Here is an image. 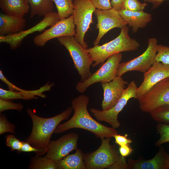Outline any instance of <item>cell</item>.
<instances>
[{
    "instance_id": "6da1fadb",
    "label": "cell",
    "mask_w": 169,
    "mask_h": 169,
    "mask_svg": "<svg viewBox=\"0 0 169 169\" xmlns=\"http://www.w3.org/2000/svg\"><path fill=\"white\" fill-rule=\"evenodd\" d=\"M89 97L81 95L73 99L71 107L74 110L72 117L68 121L59 124L54 133H61L73 128H81L93 133L96 137L101 139L113 137L118 132L115 129L106 126L93 118L88 109Z\"/></svg>"
},
{
    "instance_id": "7a4b0ae2",
    "label": "cell",
    "mask_w": 169,
    "mask_h": 169,
    "mask_svg": "<svg viewBox=\"0 0 169 169\" xmlns=\"http://www.w3.org/2000/svg\"><path fill=\"white\" fill-rule=\"evenodd\" d=\"M73 109L68 107L61 113L49 118H44L37 115L33 110L28 108L27 111L32 122V128L26 141L38 150L36 156L46 153L52 134L60 123L67 119Z\"/></svg>"
},
{
    "instance_id": "3957f363",
    "label": "cell",
    "mask_w": 169,
    "mask_h": 169,
    "mask_svg": "<svg viewBox=\"0 0 169 169\" xmlns=\"http://www.w3.org/2000/svg\"><path fill=\"white\" fill-rule=\"evenodd\" d=\"M140 46L139 43L129 35V28L126 25L121 28L119 35L114 39L101 45H94L87 49L94 62L93 67L102 65L110 56L124 52L135 51Z\"/></svg>"
},
{
    "instance_id": "277c9868",
    "label": "cell",
    "mask_w": 169,
    "mask_h": 169,
    "mask_svg": "<svg viewBox=\"0 0 169 169\" xmlns=\"http://www.w3.org/2000/svg\"><path fill=\"white\" fill-rule=\"evenodd\" d=\"M110 138L101 139L100 146L95 151L84 154L87 169H128L125 157L119 155L110 144Z\"/></svg>"
},
{
    "instance_id": "5b68a950",
    "label": "cell",
    "mask_w": 169,
    "mask_h": 169,
    "mask_svg": "<svg viewBox=\"0 0 169 169\" xmlns=\"http://www.w3.org/2000/svg\"><path fill=\"white\" fill-rule=\"evenodd\" d=\"M58 40L68 51L81 77L80 81H84L89 78L92 74L90 67L93 62L87 49L83 47L74 37H61L58 38Z\"/></svg>"
},
{
    "instance_id": "8992f818",
    "label": "cell",
    "mask_w": 169,
    "mask_h": 169,
    "mask_svg": "<svg viewBox=\"0 0 169 169\" xmlns=\"http://www.w3.org/2000/svg\"><path fill=\"white\" fill-rule=\"evenodd\" d=\"M73 14L76 33L74 37L84 48L88 45L84 40L86 32L93 23L92 15L96 8L91 0H74Z\"/></svg>"
},
{
    "instance_id": "52a82bcc",
    "label": "cell",
    "mask_w": 169,
    "mask_h": 169,
    "mask_svg": "<svg viewBox=\"0 0 169 169\" xmlns=\"http://www.w3.org/2000/svg\"><path fill=\"white\" fill-rule=\"evenodd\" d=\"M121 53L109 57L101 67L88 79L84 81H79L76 86L79 93H84L87 88L94 84L109 82L117 76V72L122 60Z\"/></svg>"
},
{
    "instance_id": "ba28073f",
    "label": "cell",
    "mask_w": 169,
    "mask_h": 169,
    "mask_svg": "<svg viewBox=\"0 0 169 169\" xmlns=\"http://www.w3.org/2000/svg\"><path fill=\"white\" fill-rule=\"evenodd\" d=\"M138 101L141 110L150 114L169 106V77L157 83Z\"/></svg>"
},
{
    "instance_id": "9c48e42d",
    "label": "cell",
    "mask_w": 169,
    "mask_h": 169,
    "mask_svg": "<svg viewBox=\"0 0 169 169\" xmlns=\"http://www.w3.org/2000/svg\"><path fill=\"white\" fill-rule=\"evenodd\" d=\"M137 88L135 82L131 81L128 84L122 96L113 107L106 110L91 108L90 109L91 112L97 120L105 122L114 128H119L120 124L118 119L119 114L130 99H136Z\"/></svg>"
},
{
    "instance_id": "30bf717a",
    "label": "cell",
    "mask_w": 169,
    "mask_h": 169,
    "mask_svg": "<svg viewBox=\"0 0 169 169\" xmlns=\"http://www.w3.org/2000/svg\"><path fill=\"white\" fill-rule=\"evenodd\" d=\"M157 40L155 38H150L148 46L142 54L128 61L120 63L117 72V76H122L129 71H138L144 73L155 61Z\"/></svg>"
},
{
    "instance_id": "8fae6325",
    "label": "cell",
    "mask_w": 169,
    "mask_h": 169,
    "mask_svg": "<svg viewBox=\"0 0 169 169\" xmlns=\"http://www.w3.org/2000/svg\"><path fill=\"white\" fill-rule=\"evenodd\" d=\"M75 26L73 15L60 19L48 29L35 36L33 38L34 44L42 47L50 40L64 36L74 37L75 34Z\"/></svg>"
},
{
    "instance_id": "7c38bea8",
    "label": "cell",
    "mask_w": 169,
    "mask_h": 169,
    "mask_svg": "<svg viewBox=\"0 0 169 169\" xmlns=\"http://www.w3.org/2000/svg\"><path fill=\"white\" fill-rule=\"evenodd\" d=\"M97 21L96 28L98 29L97 36L94 42V45L99 44L104 36L115 28H122L127 25L118 11L112 8L107 10L96 9L94 13Z\"/></svg>"
},
{
    "instance_id": "4fadbf2b",
    "label": "cell",
    "mask_w": 169,
    "mask_h": 169,
    "mask_svg": "<svg viewBox=\"0 0 169 169\" xmlns=\"http://www.w3.org/2000/svg\"><path fill=\"white\" fill-rule=\"evenodd\" d=\"M43 19L32 28L14 34L0 36V43L8 44L11 49L19 47L23 39L28 35L36 32H42L60 20L58 13L53 12L44 16Z\"/></svg>"
},
{
    "instance_id": "5bb4252c",
    "label": "cell",
    "mask_w": 169,
    "mask_h": 169,
    "mask_svg": "<svg viewBox=\"0 0 169 169\" xmlns=\"http://www.w3.org/2000/svg\"><path fill=\"white\" fill-rule=\"evenodd\" d=\"M169 77V64L155 61L144 73L143 81L136 91V99L138 100L157 83Z\"/></svg>"
},
{
    "instance_id": "9a60e30c",
    "label": "cell",
    "mask_w": 169,
    "mask_h": 169,
    "mask_svg": "<svg viewBox=\"0 0 169 169\" xmlns=\"http://www.w3.org/2000/svg\"><path fill=\"white\" fill-rule=\"evenodd\" d=\"M78 138L77 134L72 132L64 135L56 140L51 141L45 156L55 162L61 160L77 149Z\"/></svg>"
},
{
    "instance_id": "2e32d148",
    "label": "cell",
    "mask_w": 169,
    "mask_h": 169,
    "mask_svg": "<svg viewBox=\"0 0 169 169\" xmlns=\"http://www.w3.org/2000/svg\"><path fill=\"white\" fill-rule=\"evenodd\" d=\"M127 84V82L120 76H116L109 82L101 83L103 90L102 110H108L115 105L123 95Z\"/></svg>"
},
{
    "instance_id": "e0dca14e",
    "label": "cell",
    "mask_w": 169,
    "mask_h": 169,
    "mask_svg": "<svg viewBox=\"0 0 169 169\" xmlns=\"http://www.w3.org/2000/svg\"><path fill=\"white\" fill-rule=\"evenodd\" d=\"M127 162L128 169H169V154L161 146L151 159L130 158Z\"/></svg>"
},
{
    "instance_id": "ac0fdd59",
    "label": "cell",
    "mask_w": 169,
    "mask_h": 169,
    "mask_svg": "<svg viewBox=\"0 0 169 169\" xmlns=\"http://www.w3.org/2000/svg\"><path fill=\"white\" fill-rule=\"evenodd\" d=\"M54 85V83L47 82L38 89L26 90L21 89L19 91H12L0 88V98L11 100L15 99L30 100L37 99L38 97L45 98L46 96L43 94L44 92L49 90Z\"/></svg>"
},
{
    "instance_id": "d6986e66",
    "label": "cell",
    "mask_w": 169,
    "mask_h": 169,
    "mask_svg": "<svg viewBox=\"0 0 169 169\" xmlns=\"http://www.w3.org/2000/svg\"><path fill=\"white\" fill-rule=\"evenodd\" d=\"M123 19L132 28L134 33L137 32L139 28L145 27L152 20L151 14L143 11H132L125 9L118 11Z\"/></svg>"
},
{
    "instance_id": "ffe728a7",
    "label": "cell",
    "mask_w": 169,
    "mask_h": 169,
    "mask_svg": "<svg viewBox=\"0 0 169 169\" xmlns=\"http://www.w3.org/2000/svg\"><path fill=\"white\" fill-rule=\"evenodd\" d=\"M26 21L23 17L0 14V35L14 34L23 30Z\"/></svg>"
},
{
    "instance_id": "44dd1931",
    "label": "cell",
    "mask_w": 169,
    "mask_h": 169,
    "mask_svg": "<svg viewBox=\"0 0 169 169\" xmlns=\"http://www.w3.org/2000/svg\"><path fill=\"white\" fill-rule=\"evenodd\" d=\"M0 7L4 13L23 17L30 8L26 0H0Z\"/></svg>"
},
{
    "instance_id": "7402d4cb",
    "label": "cell",
    "mask_w": 169,
    "mask_h": 169,
    "mask_svg": "<svg viewBox=\"0 0 169 169\" xmlns=\"http://www.w3.org/2000/svg\"><path fill=\"white\" fill-rule=\"evenodd\" d=\"M84 155L81 150L77 149L74 153L68 154L56 162L57 169H87Z\"/></svg>"
},
{
    "instance_id": "603a6c76",
    "label": "cell",
    "mask_w": 169,
    "mask_h": 169,
    "mask_svg": "<svg viewBox=\"0 0 169 169\" xmlns=\"http://www.w3.org/2000/svg\"><path fill=\"white\" fill-rule=\"evenodd\" d=\"M30 9V18L36 15H45L53 11L54 2L52 0H26Z\"/></svg>"
},
{
    "instance_id": "cb8c5ba5",
    "label": "cell",
    "mask_w": 169,
    "mask_h": 169,
    "mask_svg": "<svg viewBox=\"0 0 169 169\" xmlns=\"http://www.w3.org/2000/svg\"><path fill=\"white\" fill-rule=\"evenodd\" d=\"M74 0H52L56 7L60 19L72 15L74 11Z\"/></svg>"
},
{
    "instance_id": "d4e9b609",
    "label": "cell",
    "mask_w": 169,
    "mask_h": 169,
    "mask_svg": "<svg viewBox=\"0 0 169 169\" xmlns=\"http://www.w3.org/2000/svg\"><path fill=\"white\" fill-rule=\"evenodd\" d=\"M28 168L30 169H57L55 162L51 160L45 156L32 158L30 160Z\"/></svg>"
},
{
    "instance_id": "484cf974",
    "label": "cell",
    "mask_w": 169,
    "mask_h": 169,
    "mask_svg": "<svg viewBox=\"0 0 169 169\" xmlns=\"http://www.w3.org/2000/svg\"><path fill=\"white\" fill-rule=\"evenodd\" d=\"M150 114L154 120L169 125V106L162 107Z\"/></svg>"
},
{
    "instance_id": "4316f807",
    "label": "cell",
    "mask_w": 169,
    "mask_h": 169,
    "mask_svg": "<svg viewBox=\"0 0 169 169\" xmlns=\"http://www.w3.org/2000/svg\"><path fill=\"white\" fill-rule=\"evenodd\" d=\"M156 130L160 135L159 139L156 142L155 145L160 146L164 143L169 142V125L158 123L156 126Z\"/></svg>"
},
{
    "instance_id": "83f0119b",
    "label": "cell",
    "mask_w": 169,
    "mask_h": 169,
    "mask_svg": "<svg viewBox=\"0 0 169 169\" xmlns=\"http://www.w3.org/2000/svg\"><path fill=\"white\" fill-rule=\"evenodd\" d=\"M147 5L146 3H142L138 0H124L121 9L132 11H142Z\"/></svg>"
},
{
    "instance_id": "f1b7e54d",
    "label": "cell",
    "mask_w": 169,
    "mask_h": 169,
    "mask_svg": "<svg viewBox=\"0 0 169 169\" xmlns=\"http://www.w3.org/2000/svg\"><path fill=\"white\" fill-rule=\"evenodd\" d=\"M155 61L169 64V47L157 45Z\"/></svg>"
},
{
    "instance_id": "f546056e",
    "label": "cell",
    "mask_w": 169,
    "mask_h": 169,
    "mask_svg": "<svg viewBox=\"0 0 169 169\" xmlns=\"http://www.w3.org/2000/svg\"><path fill=\"white\" fill-rule=\"evenodd\" d=\"M9 132L15 133V125L9 122L6 116L2 114L0 115V134Z\"/></svg>"
},
{
    "instance_id": "4dcf8cb0",
    "label": "cell",
    "mask_w": 169,
    "mask_h": 169,
    "mask_svg": "<svg viewBox=\"0 0 169 169\" xmlns=\"http://www.w3.org/2000/svg\"><path fill=\"white\" fill-rule=\"evenodd\" d=\"M23 107L21 103H15L10 101L0 98V112L8 110H22Z\"/></svg>"
},
{
    "instance_id": "1f68e13d",
    "label": "cell",
    "mask_w": 169,
    "mask_h": 169,
    "mask_svg": "<svg viewBox=\"0 0 169 169\" xmlns=\"http://www.w3.org/2000/svg\"><path fill=\"white\" fill-rule=\"evenodd\" d=\"M6 146L11 148L13 151H19L22 145V141L16 138L13 135L8 134L6 136Z\"/></svg>"
},
{
    "instance_id": "d6a6232c",
    "label": "cell",
    "mask_w": 169,
    "mask_h": 169,
    "mask_svg": "<svg viewBox=\"0 0 169 169\" xmlns=\"http://www.w3.org/2000/svg\"><path fill=\"white\" fill-rule=\"evenodd\" d=\"M96 8L107 10L112 8L110 0H91Z\"/></svg>"
},
{
    "instance_id": "836d02e7",
    "label": "cell",
    "mask_w": 169,
    "mask_h": 169,
    "mask_svg": "<svg viewBox=\"0 0 169 169\" xmlns=\"http://www.w3.org/2000/svg\"><path fill=\"white\" fill-rule=\"evenodd\" d=\"M128 135L126 134L124 135L116 134L114 137L115 139L116 144L120 146L124 145H130L132 142V140L127 138Z\"/></svg>"
},
{
    "instance_id": "e575fe53",
    "label": "cell",
    "mask_w": 169,
    "mask_h": 169,
    "mask_svg": "<svg viewBox=\"0 0 169 169\" xmlns=\"http://www.w3.org/2000/svg\"><path fill=\"white\" fill-rule=\"evenodd\" d=\"M0 79L8 87L9 90L12 91H19L21 89L18 87L10 82L5 76L2 71L0 70Z\"/></svg>"
},
{
    "instance_id": "d590c367",
    "label": "cell",
    "mask_w": 169,
    "mask_h": 169,
    "mask_svg": "<svg viewBox=\"0 0 169 169\" xmlns=\"http://www.w3.org/2000/svg\"><path fill=\"white\" fill-rule=\"evenodd\" d=\"M119 150L120 155L125 157L129 156L133 151L130 145H127L120 146Z\"/></svg>"
},
{
    "instance_id": "8d00e7d4",
    "label": "cell",
    "mask_w": 169,
    "mask_h": 169,
    "mask_svg": "<svg viewBox=\"0 0 169 169\" xmlns=\"http://www.w3.org/2000/svg\"><path fill=\"white\" fill-rule=\"evenodd\" d=\"M37 151L38 150L37 149L32 146L28 142L26 141H22V147L18 153L21 152H34L36 153Z\"/></svg>"
},
{
    "instance_id": "74e56055",
    "label": "cell",
    "mask_w": 169,
    "mask_h": 169,
    "mask_svg": "<svg viewBox=\"0 0 169 169\" xmlns=\"http://www.w3.org/2000/svg\"><path fill=\"white\" fill-rule=\"evenodd\" d=\"M124 0H111V4L112 8L119 11L121 10Z\"/></svg>"
},
{
    "instance_id": "f35d334b",
    "label": "cell",
    "mask_w": 169,
    "mask_h": 169,
    "mask_svg": "<svg viewBox=\"0 0 169 169\" xmlns=\"http://www.w3.org/2000/svg\"><path fill=\"white\" fill-rule=\"evenodd\" d=\"M145 3L148 2L152 4V9H155L159 7L164 1L169 0H143Z\"/></svg>"
}]
</instances>
